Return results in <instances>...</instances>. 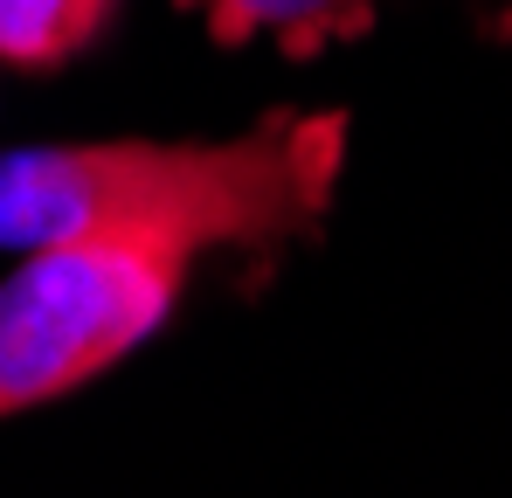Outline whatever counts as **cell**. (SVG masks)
<instances>
[{
	"instance_id": "1",
	"label": "cell",
	"mask_w": 512,
	"mask_h": 498,
	"mask_svg": "<svg viewBox=\"0 0 512 498\" xmlns=\"http://www.w3.org/2000/svg\"><path fill=\"white\" fill-rule=\"evenodd\" d=\"M346 118H270L243 139L187 146H21L0 153V249L35 256L63 243H277L333 201Z\"/></svg>"
},
{
	"instance_id": "2",
	"label": "cell",
	"mask_w": 512,
	"mask_h": 498,
	"mask_svg": "<svg viewBox=\"0 0 512 498\" xmlns=\"http://www.w3.org/2000/svg\"><path fill=\"white\" fill-rule=\"evenodd\" d=\"M187 263V249L132 236L21 256L0 277V422L77 395L146 346L167 326Z\"/></svg>"
},
{
	"instance_id": "3",
	"label": "cell",
	"mask_w": 512,
	"mask_h": 498,
	"mask_svg": "<svg viewBox=\"0 0 512 498\" xmlns=\"http://www.w3.org/2000/svg\"><path fill=\"white\" fill-rule=\"evenodd\" d=\"M208 35L215 42H284V49H319V42H340L360 35L374 21V0H194Z\"/></svg>"
},
{
	"instance_id": "4",
	"label": "cell",
	"mask_w": 512,
	"mask_h": 498,
	"mask_svg": "<svg viewBox=\"0 0 512 498\" xmlns=\"http://www.w3.org/2000/svg\"><path fill=\"white\" fill-rule=\"evenodd\" d=\"M118 0H0V63L63 70L111 28Z\"/></svg>"
}]
</instances>
